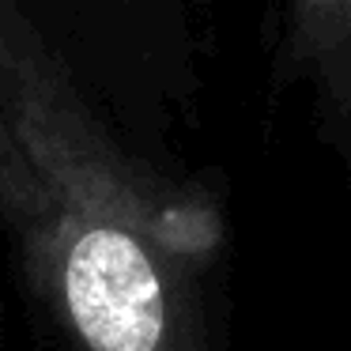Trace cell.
<instances>
[{"instance_id": "3957f363", "label": "cell", "mask_w": 351, "mask_h": 351, "mask_svg": "<svg viewBox=\"0 0 351 351\" xmlns=\"http://www.w3.org/2000/svg\"><path fill=\"white\" fill-rule=\"evenodd\" d=\"M0 219L8 227L12 242L19 245V257L31 253L46 223V193L38 174L31 170L8 117L0 110Z\"/></svg>"}, {"instance_id": "6da1fadb", "label": "cell", "mask_w": 351, "mask_h": 351, "mask_svg": "<svg viewBox=\"0 0 351 351\" xmlns=\"http://www.w3.org/2000/svg\"><path fill=\"white\" fill-rule=\"evenodd\" d=\"M0 110L46 193L23 268L72 351H212L200 272L219 215L140 167L16 0H0Z\"/></svg>"}, {"instance_id": "7a4b0ae2", "label": "cell", "mask_w": 351, "mask_h": 351, "mask_svg": "<svg viewBox=\"0 0 351 351\" xmlns=\"http://www.w3.org/2000/svg\"><path fill=\"white\" fill-rule=\"evenodd\" d=\"M280 57L351 159V0H283Z\"/></svg>"}]
</instances>
